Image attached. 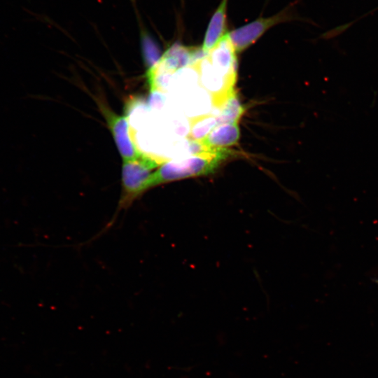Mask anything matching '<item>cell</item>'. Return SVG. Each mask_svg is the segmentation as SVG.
I'll return each mask as SVG.
<instances>
[{"instance_id":"obj_1","label":"cell","mask_w":378,"mask_h":378,"mask_svg":"<svg viewBox=\"0 0 378 378\" xmlns=\"http://www.w3.org/2000/svg\"><path fill=\"white\" fill-rule=\"evenodd\" d=\"M232 154V150L227 148L209 149L167 161L154 172L151 187L186 178L209 175Z\"/></svg>"},{"instance_id":"obj_2","label":"cell","mask_w":378,"mask_h":378,"mask_svg":"<svg viewBox=\"0 0 378 378\" xmlns=\"http://www.w3.org/2000/svg\"><path fill=\"white\" fill-rule=\"evenodd\" d=\"M159 166L154 159L144 154L134 159L123 160L120 207L130 205L152 188L153 170Z\"/></svg>"},{"instance_id":"obj_3","label":"cell","mask_w":378,"mask_h":378,"mask_svg":"<svg viewBox=\"0 0 378 378\" xmlns=\"http://www.w3.org/2000/svg\"><path fill=\"white\" fill-rule=\"evenodd\" d=\"M294 19L293 9L287 6L269 17H259L253 21L227 33L237 53H239L260 38L271 27Z\"/></svg>"},{"instance_id":"obj_4","label":"cell","mask_w":378,"mask_h":378,"mask_svg":"<svg viewBox=\"0 0 378 378\" xmlns=\"http://www.w3.org/2000/svg\"><path fill=\"white\" fill-rule=\"evenodd\" d=\"M206 54L201 48L187 47L175 43L160 57L151 69L156 71L173 75L184 67L192 66Z\"/></svg>"},{"instance_id":"obj_5","label":"cell","mask_w":378,"mask_h":378,"mask_svg":"<svg viewBox=\"0 0 378 378\" xmlns=\"http://www.w3.org/2000/svg\"><path fill=\"white\" fill-rule=\"evenodd\" d=\"M102 110L123 160L141 156L143 153L136 148L130 137L128 118L126 115H117L104 106Z\"/></svg>"},{"instance_id":"obj_6","label":"cell","mask_w":378,"mask_h":378,"mask_svg":"<svg viewBox=\"0 0 378 378\" xmlns=\"http://www.w3.org/2000/svg\"><path fill=\"white\" fill-rule=\"evenodd\" d=\"M237 52L227 34L206 55L214 69L228 82L234 85L237 80Z\"/></svg>"},{"instance_id":"obj_7","label":"cell","mask_w":378,"mask_h":378,"mask_svg":"<svg viewBox=\"0 0 378 378\" xmlns=\"http://www.w3.org/2000/svg\"><path fill=\"white\" fill-rule=\"evenodd\" d=\"M229 0H221L209 22L202 48L207 55L227 34V11Z\"/></svg>"},{"instance_id":"obj_8","label":"cell","mask_w":378,"mask_h":378,"mask_svg":"<svg viewBox=\"0 0 378 378\" xmlns=\"http://www.w3.org/2000/svg\"><path fill=\"white\" fill-rule=\"evenodd\" d=\"M239 135L238 123L218 124L199 142L207 148H227L237 143Z\"/></svg>"},{"instance_id":"obj_9","label":"cell","mask_w":378,"mask_h":378,"mask_svg":"<svg viewBox=\"0 0 378 378\" xmlns=\"http://www.w3.org/2000/svg\"><path fill=\"white\" fill-rule=\"evenodd\" d=\"M188 138L192 141L203 140L218 122L216 115L205 114L197 115L189 121Z\"/></svg>"},{"instance_id":"obj_10","label":"cell","mask_w":378,"mask_h":378,"mask_svg":"<svg viewBox=\"0 0 378 378\" xmlns=\"http://www.w3.org/2000/svg\"><path fill=\"white\" fill-rule=\"evenodd\" d=\"M218 109L219 113L216 115L218 124L238 123L245 110L235 92Z\"/></svg>"},{"instance_id":"obj_11","label":"cell","mask_w":378,"mask_h":378,"mask_svg":"<svg viewBox=\"0 0 378 378\" xmlns=\"http://www.w3.org/2000/svg\"><path fill=\"white\" fill-rule=\"evenodd\" d=\"M143 57L148 70L151 69L160 59V51L155 43L148 38L143 39Z\"/></svg>"}]
</instances>
